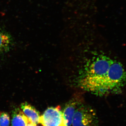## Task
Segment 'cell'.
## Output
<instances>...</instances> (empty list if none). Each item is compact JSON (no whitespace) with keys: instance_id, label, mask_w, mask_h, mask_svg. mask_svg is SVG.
I'll return each mask as SVG.
<instances>
[{"instance_id":"52a82bcc","label":"cell","mask_w":126,"mask_h":126,"mask_svg":"<svg viewBox=\"0 0 126 126\" xmlns=\"http://www.w3.org/2000/svg\"><path fill=\"white\" fill-rule=\"evenodd\" d=\"M20 108L23 113L32 122L36 124L39 123L40 114L33 106L25 102L21 104Z\"/></svg>"},{"instance_id":"ba28073f","label":"cell","mask_w":126,"mask_h":126,"mask_svg":"<svg viewBox=\"0 0 126 126\" xmlns=\"http://www.w3.org/2000/svg\"><path fill=\"white\" fill-rule=\"evenodd\" d=\"M30 121L19 108L13 110L12 114L11 126H27Z\"/></svg>"},{"instance_id":"5b68a950","label":"cell","mask_w":126,"mask_h":126,"mask_svg":"<svg viewBox=\"0 0 126 126\" xmlns=\"http://www.w3.org/2000/svg\"><path fill=\"white\" fill-rule=\"evenodd\" d=\"M39 123L43 126H68L60 107L47 108L40 116Z\"/></svg>"},{"instance_id":"30bf717a","label":"cell","mask_w":126,"mask_h":126,"mask_svg":"<svg viewBox=\"0 0 126 126\" xmlns=\"http://www.w3.org/2000/svg\"><path fill=\"white\" fill-rule=\"evenodd\" d=\"M10 117L7 113L3 112L0 114V126H9Z\"/></svg>"},{"instance_id":"277c9868","label":"cell","mask_w":126,"mask_h":126,"mask_svg":"<svg viewBox=\"0 0 126 126\" xmlns=\"http://www.w3.org/2000/svg\"><path fill=\"white\" fill-rule=\"evenodd\" d=\"M97 115L92 108L82 103L75 111L73 117L72 126H96Z\"/></svg>"},{"instance_id":"9c48e42d","label":"cell","mask_w":126,"mask_h":126,"mask_svg":"<svg viewBox=\"0 0 126 126\" xmlns=\"http://www.w3.org/2000/svg\"><path fill=\"white\" fill-rule=\"evenodd\" d=\"M12 44L11 35L5 32L0 30V54L8 52L11 48Z\"/></svg>"},{"instance_id":"3957f363","label":"cell","mask_w":126,"mask_h":126,"mask_svg":"<svg viewBox=\"0 0 126 126\" xmlns=\"http://www.w3.org/2000/svg\"><path fill=\"white\" fill-rule=\"evenodd\" d=\"M110 94H119L126 83V72L122 64L113 60L110 65L108 77Z\"/></svg>"},{"instance_id":"8fae6325","label":"cell","mask_w":126,"mask_h":126,"mask_svg":"<svg viewBox=\"0 0 126 126\" xmlns=\"http://www.w3.org/2000/svg\"><path fill=\"white\" fill-rule=\"evenodd\" d=\"M27 126H37V124H35V123H33L32 122L30 121L28 123V124H27Z\"/></svg>"},{"instance_id":"7a4b0ae2","label":"cell","mask_w":126,"mask_h":126,"mask_svg":"<svg viewBox=\"0 0 126 126\" xmlns=\"http://www.w3.org/2000/svg\"><path fill=\"white\" fill-rule=\"evenodd\" d=\"M97 0H68L63 10L65 21L94 18L97 9Z\"/></svg>"},{"instance_id":"6da1fadb","label":"cell","mask_w":126,"mask_h":126,"mask_svg":"<svg viewBox=\"0 0 126 126\" xmlns=\"http://www.w3.org/2000/svg\"><path fill=\"white\" fill-rule=\"evenodd\" d=\"M97 56L87 63L79 79V84L82 88L95 94H110L108 77L113 60L104 55Z\"/></svg>"},{"instance_id":"8992f818","label":"cell","mask_w":126,"mask_h":126,"mask_svg":"<svg viewBox=\"0 0 126 126\" xmlns=\"http://www.w3.org/2000/svg\"><path fill=\"white\" fill-rule=\"evenodd\" d=\"M82 103L81 98L75 97L71 99L65 104L63 111L68 126H71L72 120L75 111L77 109Z\"/></svg>"}]
</instances>
